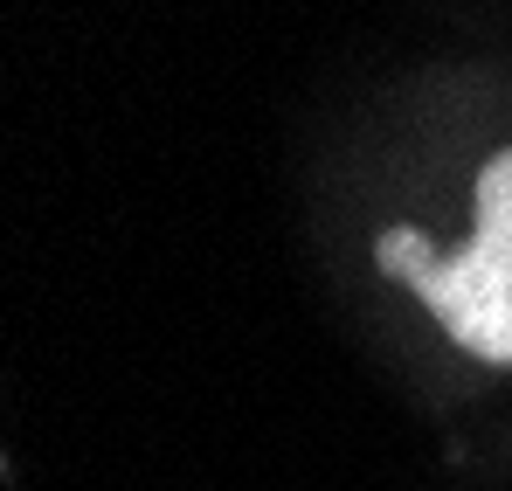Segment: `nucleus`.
<instances>
[{
	"instance_id": "f257e3e1",
	"label": "nucleus",
	"mask_w": 512,
	"mask_h": 491,
	"mask_svg": "<svg viewBox=\"0 0 512 491\" xmlns=\"http://www.w3.org/2000/svg\"><path fill=\"white\" fill-rule=\"evenodd\" d=\"M374 270L388 284H402L464 360L512 367V146L485 153L471 180L464 243L429 249L409 222H395L374 236Z\"/></svg>"
}]
</instances>
